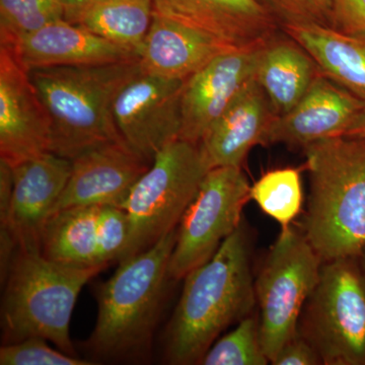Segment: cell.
Segmentation results:
<instances>
[{
	"label": "cell",
	"mask_w": 365,
	"mask_h": 365,
	"mask_svg": "<svg viewBox=\"0 0 365 365\" xmlns=\"http://www.w3.org/2000/svg\"><path fill=\"white\" fill-rule=\"evenodd\" d=\"M140 72L138 58L29 71L51 119L50 153L72 160L122 139L115 123V101Z\"/></svg>",
	"instance_id": "cell-4"
},
{
	"label": "cell",
	"mask_w": 365,
	"mask_h": 365,
	"mask_svg": "<svg viewBox=\"0 0 365 365\" xmlns=\"http://www.w3.org/2000/svg\"><path fill=\"white\" fill-rule=\"evenodd\" d=\"M276 115L265 91L252 78L199 143L211 169L240 167L254 146L265 144Z\"/></svg>",
	"instance_id": "cell-17"
},
{
	"label": "cell",
	"mask_w": 365,
	"mask_h": 365,
	"mask_svg": "<svg viewBox=\"0 0 365 365\" xmlns=\"http://www.w3.org/2000/svg\"><path fill=\"white\" fill-rule=\"evenodd\" d=\"M14 189L6 217L0 218V254L41 252V237L66 188L71 160L46 153L13 167Z\"/></svg>",
	"instance_id": "cell-11"
},
{
	"label": "cell",
	"mask_w": 365,
	"mask_h": 365,
	"mask_svg": "<svg viewBox=\"0 0 365 365\" xmlns=\"http://www.w3.org/2000/svg\"><path fill=\"white\" fill-rule=\"evenodd\" d=\"M177 228L151 248L118 263L116 272L97 287V323L86 342L93 361L150 360L170 280L169 264Z\"/></svg>",
	"instance_id": "cell-2"
},
{
	"label": "cell",
	"mask_w": 365,
	"mask_h": 365,
	"mask_svg": "<svg viewBox=\"0 0 365 365\" xmlns=\"http://www.w3.org/2000/svg\"><path fill=\"white\" fill-rule=\"evenodd\" d=\"M66 20L60 0H0V46L14 48L54 21Z\"/></svg>",
	"instance_id": "cell-25"
},
{
	"label": "cell",
	"mask_w": 365,
	"mask_h": 365,
	"mask_svg": "<svg viewBox=\"0 0 365 365\" xmlns=\"http://www.w3.org/2000/svg\"><path fill=\"white\" fill-rule=\"evenodd\" d=\"M262 45L222 53L184 81L180 139L200 143L235 96L255 78Z\"/></svg>",
	"instance_id": "cell-14"
},
{
	"label": "cell",
	"mask_w": 365,
	"mask_h": 365,
	"mask_svg": "<svg viewBox=\"0 0 365 365\" xmlns=\"http://www.w3.org/2000/svg\"><path fill=\"white\" fill-rule=\"evenodd\" d=\"M250 199L251 185L242 168L209 170L178 225L169 264L170 280L184 279L217 252L242 225V209Z\"/></svg>",
	"instance_id": "cell-9"
},
{
	"label": "cell",
	"mask_w": 365,
	"mask_h": 365,
	"mask_svg": "<svg viewBox=\"0 0 365 365\" xmlns=\"http://www.w3.org/2000/svg\"><path fill=\"white\" fill-rule=\"evenodd\" d=\"M285 24L318 23L331 26L332 0H259Z\"/></svg>",
	"instance_id": "cell-29"
},
{
	"label": "cell",
	"mask_w": 365,
	"mask_h": 365,
	"mask_svg": "<svg viewBox=\"0 0 365 365\" xmlns=\"http://www.w3.org/2000/svg\"><path fill=\"white\" fill-rule=\"evenodd\" d=\"M331 26L348 35L365 37V0H332Z\"/></svg>",
	"instance_id": "cell-30"
},
{
	"label": "cell",
	"mask_w": 365,
	"mask_h": 365,
	"mask_svg": "<svg viewBox=\"0 0 365 365\" xmlns=\"http://www.w3.org/2000/svg\"><path fill=\"white\" fill-rule=\"evenodd\" d=\"M153 4L155 14L202 31L235 49L264 44L280 26L259 0H153Z\"/></svg>",
	"instance_id": "cell-15"
},
{
	"label": "cell",
	"mask_w": 365,
	"mask_h": 365,
	"mask_svg": "<svg viewBox=\"0 0 365 365\" xmlns=\"http://www.w3.org/2000/svg\"><path fill=\"white\" fill-rule=\"evenodd\" d=\"M283 34L261 46L255 73L276 115L289 112L321 73L304 48Z\"/></svg>",
	"instance_id": "cell-21"
},
{
	"label": "cell",
	"mask_w": 365,
	"mask_h": 365,
	"mask_svg": "<svg viewBox=\"0 0 365 365\" xmlns=\"http://www.w3.org/2000/svg\"><path fill=\"white\" fill-rule=\"evenodd\" d=\"M360 266H361L362 272H364V275L365 277V249L364 251L362 252V254L360 255L359 258Z\"/></svg>",
	"instance_id": "cell-34"
},
{
	"label": "cell",
	"mask_w": 365,
	"mask_h": 365,
	"mask_svg": "<svg viewBox=\"0 0 365 365\" xmlns=\"http://www.w3.org/2000/svg\"><path fill=\"white\" fill-rule=\"evenodd\" d=\"M49 113L13 50L0 46V160L11 165L49 153Z\"/></svg>",
	"instance_id": "cell-12"
},
{
	"label": "cell",
	"mask_w": 365,
	"mask_h": 365,
	"mask_svg": "<svg viewBox=\"0 0 365 365\" xmlns=\"http://www.w3.org/2000/svg\"><path fill=\"white\" fill-rule=\"evenodd\" d=\"M309 195L304 234L323 262L365 249V138L335 136L304 148Z\"/></svg>",
	"instance_id": "cell-3"
},
{
	"label": "cell",
	"mask_w": 365,
	"mask_h": 365,
	"mask_svg": "<svg viewBox=\"0 0 365 365\" xmlns=\"http://www.w3.org/2000/svg\"><path fill=\"white\" fill-rule=\"evenodd\" d=\"M150 167V163L123 139L91 148L71 160V176L51 215L76 206L123 207L131 190Z\"/></svg>",
	"instance_id": "cell-13"
},
{
	"label": "cell",
	"mask_w": 365,
	"mask_h": 365,
	"mask_svg": "<svg viewBox=\"0 0 365 365\" xmlns=\"http://www.w3.org/2000/svg\"><path fill=\"white\" fill-rule=\"evenodd\" d=\"M251 199L281 228L289 227L304 201L300 170L283 168L265 173L252 185Z\"/></svg>",
	"instance_id": "cell-24"
},
{
	"label": "cell",
	"mask_w": 365,
	"mask_h": 365,
	"mask_svg": "<svg viewBox=\"0 0 365 365\" xmlns=\"http://www.w3.org/2000/svg\"><path fill=\"white\" fill-rule=\"evenodd\" d=\"M153 14V0H101L68 21L130 50L138 57Z\"/></svg>",
	"instance_id": "cell-23"
},
{
	"label": "cell",
	"mask_w": 365,
	"mask_h": 365,
	"mask_svg": "<svg viewBox=\"0 0 365 365\" xmlns=\"http://www.w3.org/2000/svg\"><path fill=\"white\" fill-rule=\"evenodd\" d=\"M1 365H91L93 360L81 359L55 350L40 337L26 338L0 348Z\"/></svg>",
	"instance_id": "cell-27"
},
{
	"label": "cell",
	"mask_w": 365,
	"mask_h": 365,
	"mask_svg": "<svg viewBox=\"0 0 365 365\" xmlns=\"http://www.w3.org/2000/svg\"><path fill=\"white\" fill-rule=\"evenodd\" d=\"M365 103L319 73L306 95L269 128L266 144L304 148L328 137L345 135Z\"/></svg>",
	"instance_id": "cell-16"
},
{
	"label": "cell",
	"mask_w": 365,
	"mask_h": 365,
	"mask_svg": "<svg viewBox=\"0 0 365 365\" xmlns=\"http://www.w3.org/2000/svg\"><path fill=\"white\" fill-rule=\"evenodd\" d=\"M345 136L365 138V108L355 116L349 128L346 131Z\"/></svg>",
	"instance_id": "cell-33"
},
{
	"label": "cell",
	"mask_w": 365,
	"mask_h": 365,
	"mask_svg": "<svg viewBox=\"0 0 365 365\" xmlns=\"http://www.w3.org/2000/svg\"><path fill=\"white\" fill-rule=\"evenodd\" d=\"M258 317H247L230 333L218 338L201 359L204 365H266Z\"/></svg>",
	"instance_id": "cell-26"
},
{
	"label": "cell",
	"mask_w": 365,
	"mask_h": 365,
	"mask_svg": "<svg viewBox=\"0 0 365 365\" xmlns=\"http://www.w3.org/2000/svg\"><path fill=\"white\" fill-rule=\"evenodd\" d=\"M66 9V20L71 21L76 14L97 4L101 0H60Z\"/></svg>",
	"instance_id": "cell-32"
},
{
	"label": "cell",
	"mask_w": 365,
	"mask_h": 365,
	"mask_svg": "<svg viewBox=\"0 0 365 365\" xmlns=\"http://www.w3.org/2000/svg\"><path fill=\"white\" fill-rule=\"evenodd\" d=\"M98 208L100 206H76L50 215L41 237L43 256L64 265H103L98 261Z\"/></svg>",
	"instance_id": "cell-22"
},
{
	"label": "cell",
	"mask_w": 365,
	"mask_h": 365,
	"mask_svg": "<svg viewBox=\"0 0 365 365\" xmlns=\"http://www.w3.org/2000/svg\"><path fill=\"white\" fill-rule=\"evenodd\" d=\"M199 144L177 139L155 155L123 207L129 237L120 262L143 253L176 230L210 170Z\"/></svg>",
	"instance_id": "cell-6"
},
{
	"label": "cell",
	"mask_w": 365,
	"mask_h": 365,
	"mask_svg": "<svg viewBox=\"0 0 365 365\" xmlns=\"http://www.w3.org/2000/svg\"><path fill=\"white\" fill-rule=\"evenodd\" d=\"M184 81L140 72L117 96L114 119L118 132L148 163L180 139Z\"/></svg>",
	"instance_id": "cell-10"
},
{
	"label": "cell",
	"mask_w": 365,
	"mask_h": 365,
	"mask_svg": "<svg viewBox=\"0 0 365 365\" xmlns=\"http://www.w3.org/2000/svg\"><path fill=\"white\" fill-rule=\"evenodd\" d=\"M322 265L304 232L292 225L281 228L255 280L261 342L270 364L299 333L302 309L318 283Z\"/></svg>",
	"instance_id": "cell-8"
},
{
	"label": "cell",
	"mask_w": 365,
	"mask_h": 365,
	"mask_svg": "<svg viewBox=\"0 0 365 365\" xmlns=\"http://www.w3.org/2000/svg\"><path fill=\"white\" fill-rule=\"evenodd\" d=\"M184 280L165 333V360L170 364H200L228 327L250 316L257 304L252 242L242 222Z\"/></svg>",
	"instance_id": "cell-1"
},
{
	"label": "cell",
	"mask_w": 365,
	"mask_h": 365,
	"mask_svg": "<svg viewBox=\"0 0 365 365\" xmlns=\"http://www.w3.org/2000/svg\"><path fill=\"white\" fill-rule=\"evenodd\" d=\"M26 71L54 66H91L138 58L135 53L113 44L66 20L54 21L9 48Z\"/></svg>",
	"instance_id": "cell-19"
},
{
	"label": "cell",
	"mask_w": 365,
	"mask_h": 365,
	"mask_svg": "<svg viewBox=\"0 0 365 365\" xmlns=\"http://www.w3.org/2000/svg\"><path fill=\"white\" fill-rule=\"evenodd\" d=\"M235 49L202 31L155 13L138 60L143 73L186 81L218 55Z\"/></svg>",
	"instance_id": "cell-18"
},
{
	"label": "cell",
	"mask_w": 365,
	"mask_h": 365,
	"mask_svg": "<svg viewBox=\"0 0 365 365\" xmlns=\"http://www.w3.org/2000/svg\"><path fill=\"white\" fill-rule=\"evenodd\" d=\"M271 364L274 365H318L323 364L314 346L297 333L276 355Z\"/></svg>",
	"instance_id": "cell-31"
},
{
	"label": "cell",
	"mask_w": 365,
	"mask_h": 365,
	"mask_svg": "<svg viewBox=\"0 0 365 365\" xmlns=\"http://www.w3.org/2000/svg\"><path fill=\"white\" fill-rule=\"evenodd\" d=\"M297 331L324 365H365V277L359 259L323 262Z\"/></svg>",
	"instance_id": "cell-7"
},
{
	"label": "cell",
	"mask_w": 365,
	"mask_h": 365,
	"mask_svg": "<svg viewBox=\"0 0 365 365\" xmlns=\"http://www.w3.org/2000/svg\"><path fill=\"white\" fill-rule=\"evenodd\" d=\"M281 30L313 57L323 76L365 103V37L318 23L285 24Z\"/></svg>",
	"instance_id": "cell-20"
},
{
	"label": "cell",
	"mask_w": 365,
	"mask_h": 365,
	"mask_svg": "<svg viewBox=\"0 0 365 365\" xmlns=\"http://www.w3.org/2000/svg\"><path fill=\"white\" fill-rule=\"evenodd\" d=\"M106 267L64 265L41 252L18 250L2 280L4 344L40 337L76 356L69 330L72 312L83 287Z\"/></svg>",
	"instance_id": "cell-5"
},
{
	"label": "cell",
	"mask_w": 365,
	"mask_h": 365,
	"mask_svg": "<svg viewBox=\"0 0 365 365\" xmlns=\"http://www.w3.org/2000/svg\"><path fill=\"white\" fill-rule=\"evenodd\" d=\"M129 237L126 211L119 206H100L97 217L98 261L103 265L119 262Z\"/></svg>",
	"instance_id": "cell-28"
}]
</instances>
